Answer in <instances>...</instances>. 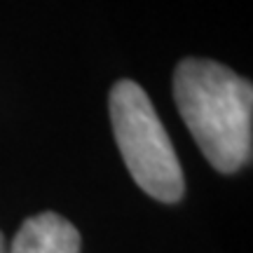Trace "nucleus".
<instances>
[{
    "instance_id": "7ed1b4c3",
    "label": "nucleus",
    "mask_w": 253,
    "mask_h": 253,
    "mask_svg": "<svg viewBox=\"0 0 253 253\" xmlns=\"http://www.w3.org/2000/svg\"><path fill=\"white\" fill-rule=\"evenodd\" d=\"M7 253H80V232L71 220L45 211L24 220Z\"/></svg>"
},
{
    "instance_id": "20e7f679",
    "label": "nucleus",
    "mask_w": 253,
    "mask_h": 253,
    "mask_svg": "<svg viewBox=\"0 0 253 253\" xmlns=\"http://www.w3.org/2000/svg\"><path fill=\"white\" fill-rule=\"evenodd\" d=\"M0 253H7V244H5V237L0 232Z\"/></svg>"
},
{
    "instance_id": "f03ea898",
    "label": "nucleus",
    "mask_w": 253,
    "mask_h": 253,
    "mask_svg": "<svg viewBox=\"0 0 253 253\" xmlns=\"http://www.w3.org/2000/svg\"><path fill=\"white\" fill-rule=\"evenodd\" d=\"M108 103L113 134L131 178L157 202H178L185 190L181 162L143 87L120 80Z\"/></svg>"
},
{
    "instance_id": "f257e3e1",
    "label": "nucleus",
    "mask_w": 253,
    "mask_h": 253,
    "mask_svg": "<svg viewBox=\"0 0 253 253\" xmlns=\"http://www.w3.org/2000/svg\"><path fill=\"white\" fill-rule=\"evenodd\" d=\"M173 99L207 162L232 173L251 160L253 87L223 63L183 59L173 73Z\"/></svg>"
}]
</instances>
